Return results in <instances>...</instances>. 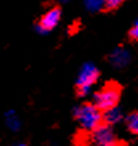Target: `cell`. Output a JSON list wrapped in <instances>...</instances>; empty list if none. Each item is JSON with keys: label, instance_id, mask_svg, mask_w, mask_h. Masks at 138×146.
Masks as SVG:
<instances>
[{"label": "cell", "instance_id": "1", "mask_svg": "<svg viewBox=\"0 0 138 146\" xmlns=\"http://www.w3.org/2000/svg\"><path fill=\"white\" fill-rule=\"evenodd\" d=\"M73 115L80 123V126L86 131H93L102 125V111L90 102H85L73 109Z\"/></svg>", "mask_w": 138, "mask_h": 146}, {"label": "cell", "instance_id": "2", "mask_svg": "<svg viewBox=\"0 0 138 146\" xmlns=\"http://www.w3.org/2000/svg\"><path fill=\"white\" fill-rule=\"evenodd\" d=\"M100 76V70L93 62H85L82 64L78 70L76 78V89L77 94L80 97H85L90 94L92 88L98 80Z\"/></svg>", "mask_w": 138, "mask_h": 146}, {"label": "cell", "instance_id": "3", "mask_svg": "<svg viewBox=\"0 0 138 146\" xmlns=\"http://www.w3.org/2000/svg\"><path fill=\"white\" fill-rule=\"evenodd\" d=\"M119 101V89L115 85H106L93 94L92 104L101 111L115 108Z\"/></svg>", "mask_w": 138, "mask_h": 146}, {"label": "cell", "instance_id": "4", "mask_svg": "<svg viewBox=\"0 0 138 146\" xmlns=\"http://www.w3.org/2000/svg\"><path fill=\"white\" fill-rule=\"evenodd\" d=\"M89 143L90 146H118V138L113 130V126L102 123L97 129L90 131Z\"/></svg>", "mask_w": 138, "mask_h": 146}, {"label": "cell", "instance_id": "5", "mask_svg": "<svg viewBox=\"0 0 138 146\" xmlns=\"http://www.w3.org/2000/svg\"><path fill=\"white\" fill-rule=\"evenodd\" d=\"M62 12L58 7H52L48 11L44 12V15L40 17L38 23L36 24V32L38 35H48L57 27L61 21Z\"/></svg>", "mask_w": 138, "mask_h": 146}, {"label": "cell", "instance_id": "6", "mask_svg": "<svg viewBox=\"0 0 138 146\" xmlns=\"http://www.w3.org/2000/svg\"><path fill=\"white\" fill-rule=\"evenodd\" d=\"M131 60V53L130 50L125 48V46H117L115 49H113L110 54H109V62L111 65L117 68V69H122L130 62Z\"/></svg>", "mask_w": 138, "mask_h": 146}, {"label": "cell", "instance_id": "7", "mask_svg": "<svg viewBox=\"0 0 138 146\" xmlns=\"http://www.w3.org/2000/svg\"><path fill=\"white\" fill-rule=\"evenodd\" d=\"M4 122H5V126L12 131H17L21 129V119H20V115L17 114V111L13 110V109H9L4 113Z\"/></svg>", "mask_w": 138, "mask_h": 146}, {"label": "cell", "instance_id": "8", "mask_svg": "<svg viewBox=\"0 0 138 146\" xmlns=\"http://www.w3.org/2000/svg\"><path fill=\"white\" fill-rule=\"evenodd\" d=\"M102 119H104V123H106L109 126L117 125L122 119V111H121V109L118 106L111 108L109 110H105L102 111Z\"/></svg>", "mask_w": 138, "mask_h": 146}, {"label": "cell", "instance_id": "9", "mask_svg": "<svg viewBox=\"0 0 138 146\" xmlns=\"http://www.w3.org/2000/svg\"><path fill=\"white\" fill-rule=\"evenodd\" d=\"M84 5L89 12H98L105 8V0H84Z\"/></svg>", "mask_w": 138, "mask_h": 146}, {"label": "cell", "instance_id": "10", "mask_svg": "<svg viewBox=\"0 0 138 146\" xmlns=\"http://www.w3.org/2000/svg\"><path fill=\"white\" fill-rule=\"evenodd\" d=\"M126 127L131 133L138 134V111L130 113L126 117Z\"/></svg>", "mask_w": 138, "mask_h": 146}, {"label": "cell", "instance_id": "11", "mask_svg": "<svg viewBox=\"0 0 138 146\" xmlns=\"http://www.w3.org/2000/svg\"><path fill=\"white\" fill-rule=\"evenodd\" d=\"M123 1L125 0H105V7L109 9H114V8H118Z\"/></svg>", "mask_w": 138, "mask_h": 146}, {"label": "cell", "instance_id": "12", "mask_svg": "<svg viewBox=\"0 0 138 146\" xmlns=\"http://www.w3.org/2000/svg\"><path fill=\"white\" fill-rule=\"evenodd\" d=\"M129 35H130V37L133 38V40L138 41V19L133 23V25H131V28H130V32H129Z\"/></svg>", "mask_w": 138, "mask_h": 146}, {"label": "cell", "instance_id": "13", "mask_svg": "<svg viewBox=\"0 0 138 146\" xmlns=\"http://www.w3.org/2000/svg\"><path fill=\"white\" fill-rule=\"evenodd\" d=\"M9 146H27L24 142H15V143H12V145H9Z\"/></svg>", "mask_w": 138, "mask_h": 146}, {"label": "cell", "instance_id": "14", "mask_svg": "<svg viewBox=\"0 0 138 146\" xmlns=\"http://www.w3.org/2000/svg\"><path fill=\"white\" fill-rule=\"evenodd\" d=\"M61 1H64V3H68V1H72V0H61Z\"/></svg>", "mask_w": 138, "mask_h": 146}]
</instances>
